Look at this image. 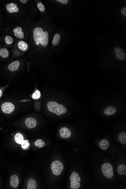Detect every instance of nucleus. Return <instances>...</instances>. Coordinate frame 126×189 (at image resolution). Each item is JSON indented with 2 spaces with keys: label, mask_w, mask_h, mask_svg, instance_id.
<instances>
[{
  "label": "nucleus",
  "mask_w": 126,
  "mask_h": 189,
  "mask_svg": "<svg viewBox=\"0 0 126 189\" xmlns=\"http://www.w3.org/2000/svg\"><path fill=\"white\" fill-rule=\"evenodd\" d=\"M19 180L16 175H13L10 178V185L13 188H16L19 185Z\"/></svg>",
  "instance_id": "10"
},
{
  "label": "nucleus",
  "mask_w": 126,
  "mask_h": 189,
  "mask_svg": "<svg viewBox=\"0 0 126 189\" xmlns=\"http://www.w3.org/2000/svg\"><path fill=\"white\" fill-rule=\"evenodd\" d=\"M25 124L29 129L34 128L37 125V122L35 119L32 117H28L25 120Z\"/></svg>",
  "instance_id": "8"
},
{
  "label": "nucleus",
  "mask_w": 126,
  "mask_h": 189,
  "mask_svg": "<svg viewBox=\"0 0 126 189\" xmlns=\"http://www.w3.org/2000/svg\"><path fill=\"white\" fill-rule=\"evenodd\" d=\"M6 10L9 13H13L19 12V9L17 7V5L13 3H8L6 5Z\"/></svg>",
  "instance_id": "7"
},
{
  "label": "nucleus",
  "mask_w": 126,
  "mask_h": 189,
  "mask_svg": "<svg viewBox=\"0 0 126 189\" xmlns=\"http://www.w3.org/2000/svg\"><path fill=\"white\" fill-rule=\"evenodd\" d=\"M20 65V62L18 60H16L12 62L8 66V69L11 71H14L17 70L19 68Z\"/></svg>",
  "instance_id": "12"
},
{
  "label": "nucleus",
  "mask_w": 126,
  "mask_h": 189,
  "mask_svg": "<svg viewBox=\"0 0 126 189\" xmlns=\"http://www.w3.org/2000/svg\"><path fill=\"white\" fill-rule=\"evenodd\" d=\"M102 171L105 177L108 179H111L113 176V168L109 163H105L102 166Z\"/></svg>",
  "instance_id": "4"
},
{
  "label": "nucleus",
  "mask_w": 126,
  "mask_h": 189,
  "mask_svg": "<svg viewBox=\"0 0 126 189\" xmlns=\"http://www.w3.org/2000/svg\"><path fill=\"white\" fill-rule=\"evenodd\" d=\"M118 139L122 144H125L126 143V133L125 132H122L120 134L118 137Z\"/></svg>",
  "instance_id": "21"
},
{
  "label": "nucleus",
  "mask_w": 126,
  "mask_h": 189,
  "mask_svg": "<svg viewBox=\"0 0 126 189\" xmlns=\"http://www.w3.org/2000/svg\"><path fill=\"white\" fill-rule=\"evenodd\" d=\"M9 55V51L6 48L0 49V56L4 59L8 57Z\"/></svg>",
  "instance_id": "18"
},
{
  "label": "nucleus",
  "mask_w": 126,
  "mask_h": 189,
  "mask_svg": "<svg viewBox=\"0 0 126 189\" xmlns=\"http://www.w3.org/2000/svg\"><path fill=\"white\" fill-rule=\"evenodd\" d=\"M36 188H37V183L35 180L32 178L29 179L27 183V189H36Z\"/></svg>",
  "instance_id": "14"
},
{
  "label": "nucleus",
  "mask_w": 126,
  "mask_h": 189,
  "mask_svg": "<svg viewBox=\"0 0 126 189\" xmlns=\"http://www.w3.org/2000/svg\"><path fill=\"white\" fill-rule=\"evenodd\" d=\"M109 146V141L107 139H103L99 143V146L102 150H107Z\"/></svg>",
  "instance_id": "15"
},
{
  "label": "nucleus",
  "mask_w": 126,
  "mask_h": 189,
  "mask_svg": "<svg viewBox=\"0 0 126 189\" xmlns=\"http://www.w3.org/2000/svg\"><path fill=\"white\" fill-rule=\"evenodd\" d=\"M60 40H61V36L59 33H57L55 35L53 39V40L52 43L54 46L59 45Z\"/></svg>",
  "instance_id": "20"
},
{
  "label": "nucleus",
  "mask_w": 126,
  "mask_h": 189,
  "mask_svg": "<svg viewBox=\"0 0 126 189\" xmlns=\"http://www.w3.org/2000/svg\"><path fill=\"white\" fill-rule=\"evenodd\" d=\"M37 7L38 9L42 12H44L45 9L44 6L42 3H38Z\"/></svg>",
  "instance_id": "25"
},
{
  "label": "nucleus",
  "mask_w": 126,
  "mask_h": 189,
  "mask_svg": "<svg viewBox=\"0 0 126 189\" xmlns=\"http://www.w3.org/2000/svg\"><path fill=\"white\" fill-rule=\"evenodd\" d=\"M121 12L123 15L124 16H126V8L124 7V8H122L121 10Z\"/></svg>",
  "instance_id": "27"
},
{
  "label": "nucleus",
  "mask_w": 126,
  "mask_h": 189,
  "mask_svg": "<svg viewBox=\"0 0 126 189\" xmlns=\"http://www.w3.org/2000/svg\"><path fill=\"white\" fill-rule=\"evenodd\" d=\"M60 135L62 138L68 139L70 138L71 135V132L70 130L66 127L62 128L59 131Z\"/></svg>",
  "instance_id": "9"
},
{
  "label": "nucleus",
  "mask_w": 126,
  "mask_h": 189,
  "mask_svg": "<svg viewBox=\"0 0 126 189\" xmlns=\"http://www.w3.org/2000/svg\"><path fill=\"white\" fill-rule=\"evenodd\" d=\"M20 2H21L22 3H25L28 2V1L27 0H20L19 1Z\"/></svg>",
  "instance_id": "29"
},
{
  "label": "nucleus",
  "mask_w": 126,
  "mask_h": 189,
  "mask_svg": "<svg viewBox=\"0 0 126 189\" xmlns=\"http://www.w3.org/2000/svg\"><path fill=\"white\" fill-rule=\"evenodd\" d=\"M33 37L37 45L41 44L46 47L48 44V33L47 31L44 32L41 27H38L34 28L33 31Z\"/></svg>",
  "instance_id": "1"
},
{
  "label": "nucleus",
  "mask_w": 126,
  "mask_h": 189,
  "mask_svg": "<svg viewBox=\"0 0 126 189\" xmlns=\"http://www.w3.org/2000/svg\"><path fill=\"white\" fill-rule=\"evenodd\" d=\"M22 31H23V29L20 27H18L14 28L13 32L14 36L20 39H23L24 38V33L22 32Z\"/></svg>",
  "instance_id": "11"
},
{
  "label": "nucleus",
  "mask_w": 126,
  "mask_h": 189,
  "mask_svg": "<svg viewBox=\"0 0 126 189\" xmlns=\"http://www.w3.org/2000/svg\"><path fill=\"white\" fill-rule=\"evenodd\" d=\"M116 54V57L118 59L120 60H123L125 59L126 58V54L122 49L117 53Z\"/></svg>",
  "instance_id": "17"
},
{
  "label": "nucleus",
  "mask_w": 126,
  "mask_h": 189,
  "mask_svg": "<svg viewBox=\"0 0 126 189\" xmlns=\"http://www.w3.org/2000/svg\"><path fill=\"white\" fill-rule=\"evenodd\" d=\"M77 181H79V182H80V181H81V178H80L79 176H78V177Z\"/></svg>",
  "instance_id": "30"
},
{
  "label": "nucleus",
  "mask_w": 126,
  "mask_h": 189,
  "mask_svg": "<svg viewBox=\"0 0 126 189\" xmlns=\"http://www.w3.org/2000/svg\"><path fill=\"white\" fill-rule=\"evenodd\" d=\"M63 163L59 161H53L51 166L53 173L56 176L60 175L63 171Z\"/></svg>",
  "instance_id": "3"
},
{
  "label": "nucleus",
  "mask_w": 126,
  "mask_h": 189,
  "mask_svg": "<svg viewBox=\"0 0 126 189\" xmlns=\"http://www.w3.org/2000/svg\"><path fill=\"white\" fill-rule=\"evenodd\" d=\"M5 43L7 45H10L11 44L13 43V38L10 36L7 35L5 37Z\"/></svg>",
  "instance_id": "22"
},
{
  "label": "nucleus",
  "mask_w": 126,
  "mask_h": 189,
  "mask_svg": "<svg viewBox=\"0 0 126 189\" xmlns=\"http://www.w3.org/2000/svg\"><path fill=\"white\" fill-rule=\"evenodd\" d=\"M1 110L3 113L9 114L13 112L15 109V106L10 102H5L2 105Z\"/></svg>",
  "instance_id": "6"
},
{
  "label": "nucleus",
  "mask_w": 126,
  "mask_h": 189,
  "mask_svg": "<svg viewBox=\"0 0 126 189\" xmlns=\"http://www.w3.org/2000/svg\"><path fill=\"white\" fill-rule=\"evenodd\" d=\"M3 89H0V98H1L2 96H3Z\"/></svg>",
  "instance_id": "28"
},
{
  "label": "nucleus",
  "mask_w": 126,
  "mask_h": 189,
  "mask_svg": "<svg viewBox=\"0 0 126 189\" xmlns=\"http://www.w3.org/2000/svg\"><path fill=\"white\" fill-rule=\"evenodd\" d=\"M118 172L120 175H125L126 174V166L125 165H120L118 167Z\"/></svg>",
  "instance_id": "19"
},
{
  "label": "nucleus",
  "mask_w": 126,
  "mask_h": 189,
  "mask_svg": "<svg viewBox=\"0 0 126 189\" xmlns=\"http://www.w3.org/2000/svg\"><path fill=\"white\" fill-rule=\"evenodd\" d=\"M18 48L20 50L23 51H26L28 49V45L24 41H19L18 43Z\"/></svg>",
  "instance_id": "16"
},
{
  "label": "nucleus",
  "mask_w": 126,
  "mask_h": 189,
  "mask_svg": "<svg viewBox=\"0 0 126 189\" xmlns=\"http://www.w3.org/2000/svg\"><path fill=\"white\" fill-rule=\"evenodd\" d=\"M116 109L115 107H113L112 106H109L106 108L104 111V113L107 115H112L116 113Z\"/></svg>",
  "instance_id": "13"
},
{
  "label": "nucleus",
  "mask_w": 126,
  "mask_h": 189,
  "mask_svg": "<svg viewBox=\"0 0 126 189\" xmlns=\"http://www.w3.org/2000/svg\"><path fill=\"white\" fill-rule=\"evenodd\" d=\"M14 139L16 143L21 145L22 148L23 149H28L30 146V143L28 140H24L23 135L21 133H16L14 137Z\"/></svg>",
  "instance_id": "5"
},
{
  "label": "nucleus",
  "mask_w": 126,
  "mask_h": 189,
  "mask_svg": "<svg viewBox=\"0 0 126 189\" xmlns=\"http://www.w3.org/2000/svg\"><path fill=\"white\" fill-rule=\"evenodd\" d=\"M41 97V93L39 90H36L32 95V98L35 100H38Z\"/></svg>",
  "instance_id": "24"
},
{
  "label": "nucleus",
  "mask_w": 126,
  "mask_h": 189,
  "mask_svg": "<svg viewBox=\"0 0 126 189\" xmlns=\"http://www.w3.org/2000/svg\"><path fill=\"white\" fill-rule=\"evenodd\" d=\"M34 145L39 148H42L44 146L45 143L41 139H38L34 143Z\"/></svg>",
  "instance_id": "23"
},
{
  "label": "nucleus",
  "mask_w": 126,
  "mask_h": 189,
  "mask_svg": "<svg viewBox=\"0 0 126 189\" xmlns=\"http://www.w3.org/2000/svg\"><path fill=\"white\" fill-rule=\"evenodd\" d=\"M47 107L49 111L58 115L64 114L67 111V109L64 106L54 101L48 102Z\"/></svg>",
  "instance_id": "2"
},
{
  "label": "nucleus",
  "mask_w": 126,
  "mask_h": 189,
  "mask_svg": "<svg viewBox=\"0 0 126 189\" xmlns=\"http://www.w3.org/2000/svg\"><path fill=\"white\" fill-rule=\"evenodd\" d=\"M57 1L59 2L64 4H67L68 3V0H58Z\"/></svg>",
  "instance_id": "26"
}]
</instances>
